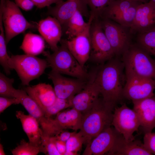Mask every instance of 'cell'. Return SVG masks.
Masks as SVG:
<instances>
[{"instance_id": "cell-1", "label": "cell", "mask_w": 155, "mask_h": 155, "mask_svg": "<svg viewBox=\"0 0 155 155\" xmlns=\"http://www.w3.org/2000/svg\"><path fill=\"white\" fill-rule=\"evenodd\" d=\"M107 61L95 74V78L102 102L114 109L123 98L124 67L123 62L117 58H113Z\"/></svg>"}, {"instance_id": "cell-2", "label": "cell", "mask_w": 155, "mask_h": 155, "mask_svg": "<svg viewBox=\"0 0 155 155\" xmlns=\"http://www.w3.org/2000/svg\"><path fill=\"white\" fill-rule=\"evenodd\" d=\"M113 109L99 99L90 109L82 113L79 132L86 145L103 131L112 125Z\"/></svg>"}, {"instance_id": "cell-3", "label": "cell", "mask_w": 155, "mask_h": 155, "mask_svg": "<svg viewBox=\"0 0 155 155\" xmlns=\"http://www.w3.org/2000/svg\"><path fill=\"white\" fill-rule=\"evenodd\" d=\"M122 55L125 74L155 80V60L137 44H131Z\"/></svg>"}, {"instance_id": "cell-4", "label": "cell", "mask_w": 155, "mask_h": 155, "mask_svg": "<svg viewBox=\"0 0 155 155\" xmlns=\"http://www.w3.org/2000/svg\"><path fill=\"white\" fill-rule=\"evenodd\" d=\"M43 53L52 70L81 79L88 76L84 68L69 50L65 40L61 41V45L53 53L44 51Z\"/></svg>"}, {"instance_id": "cell-5", "label": "cell", "mask_w": 155, "mask_h": 155, "mask_svg": "<svg viewBox=\"0 0 155 155\" xmlns=\"http://www.w3.org/2000/svg\"><path fill=\"white\" fill-rule=\"evenodd\" d=\"M9 62L11 69L17 72L23 86L38 78L49 66L46 60L28 54L12 55Z\"/></svg>"}, {"instance_id": "cell-6", "label": "cell", "mask_w": 155, "mask_h": 155, "mask_svg": "<svg viewBox=\"0 0 155 155\" xmlns=\"http://www.w3.org/2000/svg\"><path fill=\"white\" fill-rule=\"evenodd\" d=\"M0 9L2 11L7 44L15 36L28 29L34 28L37 26L28 22L19 7L15 3L10 0H1Z\"/></svg>"}, {"instance_id": "cell-7", "label": "cell", "mask_w": 155, "mask_h": 155, "mask_svg": "<svg viewBox=\"0 0 155 155\" xmlns=\"http://www.w3.org/2000/svg\"><path fill=\"white\" fill-rule=\"evenodd\" d=\"M142 3L131 0H114L104 9L100 18L108 19L130 28L137 8Z\"/></svg>"}, {"instance_id": "cell-8", "label": "cell", "mask_w": 155, "mask_h": 155, "mask_svg": "<svg viewBox=\"0 0 155 155\" xmlns=\"http://www.w3.org/2000/svg\"><path fill=\"white\" fill-rule=\"evenodd\" d=\"M100 18L102 27L115 55H122L131 44L132 34L129 28L108 19Z\"/></svg>"}, {"instance_id": "cell-9", "label": "cell", "mask_w": 155, "mask_h": 155, "mask_svg": "<svg viewBox=\"0 0 155 155\" xmlns=\"http://www.w3.org/2000/svg\"><path fill=\"white\" fill-rule=\"evenodd\" d=\"M91 50L90 57L95 61L103 63L115 56L102 29L99 18L94 19L90 28Z\"/></svg>"}, {"instance_id": "cell-10", "label": "cell", "mask_w": 155, "mask_h": 155, "mask_svg": "<svg viewBox=\"0 0 155 155\" xmlns=\"http://www.w3.org/2000/svg\"><path fill=\"white\" fill-rule=\"evenodd\" d=\"M112 125L125 139L129 141L135 140L133 134L138 131L140 126L136 113L125 104L115 108L113 114Z\"/></svg>"}, {"instance_id": "cell-11", "label": "cell", "mask_w": 155, "mask_h": 155, "mask_svg": "<svg viewBox=\"0 0 155 155\" xmlns=\"http://www.w3.org/2000/svg\"><path fill=\"white\" fill-rule=\"evenodd\" d=\"M126 82L123 96L132 101L154 96L155 80L132 75L125 74Z\"/></svg>"}, {"instance_id": "cell-12", "label": "cell", "mask_w": 155, "mask_h": 155, "mask_svg": "<svg viewBox=\"0 0 155 155\" xmlns=\"http://www.w3.org/2000/svg\"><path fill=\"white\" fill-rule=\"evenodd\" d=\"M48 76L53 84L57 97L63 99H72L84 88L87 83L84 80L66 78L52 70Z\"/></svg>"}, {"instance_id": "cell-13", "label": "cell", "mask_w": 155, "mask_h": 155, "mask_svg": "<svg viewBox=\"0 0 155 155\" xmlns=\"http://www.w3.org/2000/svg\"><path fill=\"white\" fill-rule=\"evenodd\" d=\"M93 17L90 16L88 24L84 30L77 36L65 40L71 53L81 65H84L90 57L91 50L90 28Z\"/></svg>"}, {"instance_id": "cell-14", "label": "cell", "mask_w": 155, "mask_h": 155, "mask_svg": "<svg viewBox=\"0 0 155 155\" xmlns=\"http://www.w3.org/2000/svg\"><path fill=\"white\" fill-rule=\"evenodd\" d=\"M140 126L144 134L155 128V96L132 101Z\"/></svg>"}, {"instance_id": "cell-15", "label": "cell", "mask_w": 155, "mask_h": 155, "mask_svg": "<svg viewBox=\"0 0 155 155\" xmlns=\"http://www.w3.org/2000/svg\"><path fill=\"white\" fill-rule=\"evenodd\" d=\"M100 94L95 74L87 83L84 88L75 95L71 100V107L82 113L91 108L99 100Z\"/></svg>"}, {"instance_id": "cell-16", "label": "cell", "mask_w": 155, "mask_h": 155, "mask_svg": "<svg viewBox=\"0 0 155 155\" xmlns=\"http://www.w3.org/2000/svg\"><path fill=\"white\" fill-rule=\"evenodd\" d=\"M119 133L111 127L105 129L86 145L83 155H102L107 154L112 147Z\"/></svg>"}, {"instance_id": "cell-17", "label": "cell", "mask_w": 155, "mask_h": 155, "mask_svg": "<svg viewBox=\"0 0 155 155\" xmlns=\"http://www.w3.org/2000/svg\"><path fill=\"white\" fill-rule=\"evenodd\" d=\"M155 26V5L150 1L138 6L133 23L129 28L132 34L148 30Z\"/></svg>"}, {"instance_id": "cell-18", "label": "cell", "mask_w": 155, "mask_h": 155, "mask_svg": "<svg viewBox=\"0 0 155 155\" xmlns=\"http://www.w3.org/2000/svg\"><path fill=\"white\" fill-rule=\"evenodd\" d=\"M87 6L85 0H67L49 7V12L56 18L61 25H66L69 19L78 11L86 15Z\"/></svg>"}, {"instance_id": "cell-19", "label": "cell", "mask_w": 155, "mask_h": 155, "mask_svg": "<svg viewBox=\"0 0 155 155\" xmlns=\"http://www.w3.org/2000/svg\"><path fill=\"white\" fill-rule=\"evenodd\" d=\"M37 27L38 31L53 51L58 47L62 34L61 25L55 18L50 16L40 20Z\"/></svg>"}, {"instance_id": "cell-20", "label": "cell", "mask_w": 155, "mask_h": 155, "mask_svg": "<svg viewBox=\"0 0 155 155\" xmlns=\"http://www.w3.org/2000/svg\"><path fill=\"white\" fill-rule=\"evenodd\" d=\"M109 155H152L139 140H126L120 134L117 137L114 144L107 154Z\"/></svg>"}, {"instance_id": "cell-21", "label": "cell", "mask_w": 155, "mask_h": 155, "mask_svg": "<svg viewBox=\"0 0 155 155\" xmlns=\"http://www.w3.org/2000/svg\"><path fill=\"white\" fill-rule=\"evenodd\" d=\"M14 98L19 100L29 115L35 118L38 121L41 129L44 131L50 126V118L46 117L44 112L37 103L23 90L16 89Z\"/></svg>"}, {"instance_id": "cell-22", "label": "cell", "mask_w": 155, "mask_h": 155, "mask_svg": "<svg viewBox=\"0 0 155 155\" xmlns=\"http://www.w3.org/2000/svg\"><path fill=\"white\" fill-rule=\"evenodd\" d=\"M28 94L33 99L43 110L51 105L57 97L54 88L49 84L41 83L24 88Z\"/></svg>"}, {"instance_id": "cell-23", "label": "cell", "mask_w": 155, "mask_h": 155, "mask_svg": "<svg viewBox=\"0 0 155 155\" xmlns=\"http://www.w3.org/2000/svg\"><path fill=\"white\" fill-rule=\"evenodd\" d=\"M16 116L20 120L23 129L28 137L29 142L40 148L43 134L38 120L31 115H26L20 111H16Z\"/></svg>"}, {"instance_id": "cell-24", "label": "cell", "mask_w": 155, "mask_h": 155, "mask_svg": "<svg viewBox=\"0 0 155 155\" xmlns=\"http://www.w3.org/2000/svg\"><path fill=\"white\" fill-rule=\"evenodd\" d=\"M44 40L39 35L28 33L24 36L20 47L26 54L35 56L44 51Z\"/></svg>"}, {"instance_id": "cell-25", "label": "cell", "mask_w": 155, "mask_h": 155, "mask_svg": "<svg viewBox=\"0 0 155 155\" xmlns=\"http://www.w3.org/2000/svg\"><path fill=\"white\" fill-rule=\"evenodd\" d=\"M83 13L78 11L70 18L66 25L67 26L66 34L69 39H71L80 34L85 30L88 24L83 18Z\"/></svg>"}, {"instance_id": "cell-26", "label": "cell", "mask_w": 155, "mask_h": 155, "mask_svg": "<svg viewBox=\"0 0 155 155\" xmlns=\"http://www.w3.org/2000/svg\"><path fill=\"white\" fill-rule=\"evenodd\" d=\"M137 44L155 58V26L137 34Z\"/></svg>"}, {"instance_id": "cell-27", "label": "cell", "mask_w": 155, "mask_h": 155, "mask_svg": "<svg viewBox=\"0 0 155 155\" xmlns=\"http://www.w3.org/2000/svg\"><path fill=\"white\" fill-rule=\"evenodd\" d=\"M72 99H65L57 97L51 105L43 110L46 117L48 118H51L52 116L56 115L61 111L71 107Z\"/></svg>"}, {"instance_id": "cell-28", "label": "cell", "mask_w": 155, "mask_h": 155, "mask_svg": "<svg viewBox=\"0 0 155 155\" xmlns=\"http://www.w3.org/2000/svg\"><path fill=\"white\" fill-rule=\"evenodd\" d=\"M114 0H85L90 9V16L95 19L100 18L104 9Z\"/></svg>"}, {"instance_id": "cell-29", "label": "cell", "mask_w": 155, "mask_h": 155, "mask_svg": "<svg viewBox=\"0 0 155 155\" xmlns=\"http://www.w3.org/2000/svg\"><path fill=\"white\" fill-rule=\"evenodd\" d=\"M14 81L13 78H9L2 73H0V96L14 98L13 95L16 90L13 86Z\"/></svg>"}, {"instance_id": "cell-30", "label": "cell", "mask_w": 155, "mask_h": 155, "mask_svg": "<svg viewBox=\"0 0 155 155\" xmlns=\"http://www.w3.org/2000/svg\"><path fill=\"white\" fill-rule=\"evenodd\" d=\"M13 155H36L40 152V148L30 142L22 140L19 145L11 151Z\"/></svg>"}, {"instance_id": "cell-31", "label": "cell", "mask_w": 155, "mask_h": 155, "mask_svg": "<svg viewBox=\"0 0 155 155\" xmlns=\"http://www.w3.org/2000/svg\"><path fill=\"white\" fill-rule=\"evenodd\" d=\"M84 140L82 135L79 131H75L66 142V151L76 152L80 150Z\"/></svg>"}, {"instance_id": "cell-32", "label": "cell", "mask_w": 155, "mask_h": 155, "mask_svg": "<svg viewBox=\"0 0 155 155\" xmlns=\"http://www.w3.org/2000/svg\"><path fill=\"white\" fill-rule=\"evenodd\" d=\"M40 152L48 155H61L56 148L53 136L42 137Z\"/></svg>"}, {"instance_id": "cell-33", "label": "cell", "mask_w": 155, "mask_h": 155, "mask_svg": "<svg viewBox=\"0 0 155 155\" xmlns=\"http://www.w3.org/2000/svg\"><path fill=\"white\" fill-rule=\"evenodd\" d=\"M143 144L146 149L152 155H155V133L144 134Z\"/></svg>"}, {"instance_id": "cell-34", "label": "cell", "mask_w": 155, "mask_h": 155, "mask_svg": "<svg viewBox=\"0 0 155 155\" xmlns=\"http://www.w3.org/2000/svg\"><path fill=\"white\" fill-rule=\"evenodd\" d=\"M20 104L19 100L15 98L0 96V113L3 112L8 107L13 104Z\"/></svg>"}, {"instance_id": "cell-35", "label": "cell", "mask_w": 155, "mask_h": 155, "mask_svg": "<svg viewBox=\"0 0 155 155\" xmlns=\"http://www.w3.org/2000/svg\"><path fill=\"white\" fill-rule=\"evenodd\" d=\"M34 5L38 8L49 7L53 3L57 4L64 0H31Z\"/></svg>"}, {"instance_id": "cell-36", "label": "cell", "mask_w": 155, "mask_h": 155, "mask_svg": "<svg viewBox=\"0 0 155 155\" xmlns=\"http://www.w3.org/2000/svg\"><path fill=\"white\" fill-rule=\"evenodd\" d=\"M15 3L23 10L28 11L31 9L34 5L31 0H14Z\"/></svg>"}, {"instance_id": "cell-37", "label": "cell", "mask_w": 155, "mask_h": 155, "mask_svg": "<svg viewBox=\"0 0 155 155\" xmlns=\"http://www.w3.org/2000/svg\"><path fill=\"white\" fill-rule=\"evenodd\" d=\"M76 131L70 132L61 130L56 133L54 136L57 140L66 142Z\"/></svg>"}, {"instance_id": "cell-38", "label": "cell", "mask_w": 155, "mask_h": 155, "mask_svg": "<svg viewBox=\"0 0 155 155\" xmlns=\"http://www.w3.org/2000/svg\"><path fill=\"white\" fill-rule=\"evenodd\" d=\"M54 137L55 145L58 151L61 155H64L66 151V142L57 140Z\"/></svg>"}, {"instance_id": "cell-39", "label": "cell", "mask_w": 155, "mask_h": 155, "mask_svg": "<svg viewBox=\"0 0 155 155\" xmlns=\"http://www.w3.org/2000/svg\"><path fill=\"white\" fill-rule=\"evenodd\" d=\"M78 152L73 151H66L64 155H78Z\"/></svg>"}, {"instance_id": "cell-40", "label": "cell", "mask_w": 155, "mask_h": 155, "mask_svg": "<svg viewBox=\"0 0 155 155\" xmlns=\"http://www.w3.org/2000/svg\"><path fill=\"white\" fill-rule=\"evenodd\" d=\"M0 155H5V153L3 147L2 145L0 144Z\"/></svg>"}, {"instance_id": "cell-41", "label": "cell", "mask_w": 155, "mask_h": 155, "mask_svg": "<svg viewBox=\"0 0 155 155\" xmlns=\"http://www.w3.org/2000/svg\"><path fill=\"white\" fill-rule=\"evenodd\" d=\"M136 1L142 3H145L148 2V0H131Z\"/></svg>"}, {"instance_id": "cell-42", "label": "cell", "mask_w": 155, "mask_h": 155, "mask_svg": "<svg viewBox=\"0 0 155 155\" xmlns=\"http://www.w3.org/2000/svg\"><path fill=\"white\" fill-rule=\"evenodd\" d=\"M150 1L152 2L155 5V0H150Z\"/></svg>"}]
</instances>
